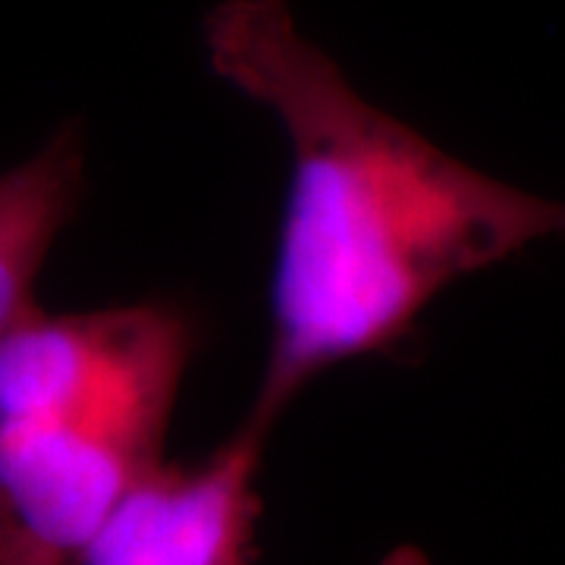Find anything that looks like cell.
I'll return each mask as SVG.
<instances>
[{
    "label": "cell",
    "instance_id": "1",
    "mask_svg": "<svg viewBox=\"0 0 565 565\" xmlns=\"http://www.w3.org/2000/svg\"><path fill=\"white\" fill-rule=\"evenodd\" d=\"M204 51L289 145L252 418L277 424L323 371L403 340L452 282L565 239V199L487 177L367 102L286 0H221Z\"/></svg>",
    "mask_w": 565,
    "mask_h": 565
},
{
    "label": "cell",
    "instance_id": "2",
    "mask_svg": "<svg viewBox=\"0 0 565 565\" xmlns=\"http://www.w3.org/2000/svg\"><path fill=\"white\" fill-rule=\"evenodd\" d=\"M180 390H132L0 422V565H85L114 509L163 462Z\"/></svg>",
    "mask_w": 565,
    "mask_h": 565
},
{
    "label": "cell",
    "instance_id": "3",
    "mask_svg": "<svg viewBox=\"0 0 565 565\" xmlns=\"http://www.w3.org/2000/svg\"><path fill=\"white\" fill-rule=\"evenodd\" d=\"M270 430L248 415L202 462L154 465L114 509L85 565H252Z\"/></svg>",
    "mask_w": 565,
    "mask_h": 565
},
{
    "label": "cell",
    "instance_id": "4",
    "mask_svg": "<svg viewBox=\"0 0 565 565\" xmlns=\"http://www.w3.org/2000/svg\"><path fill=\"white\" fill-rule=\"evenodd\" d=\"M79 132L63 129L29 161L0 177V340L39 311L44 258L82 199Z\"/></svg>",
    "mask_w": 565,
    "mask_h": 565
},
{
    "label": "cell",
    "instance_id": "5",
    "mask_svg": "<svg viewBox=\"0 0 565 565\" xmlns=\"http://www.w3.org/2000/svg\"><path fill=\"white\" fill-rule=\"evenodd\" d=\"M384 565H427L418 550H399V553H393Z\"/></svg>",
    "mask_w": 565,
    "mask_h": 565
}]
</instances>
